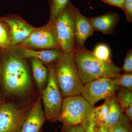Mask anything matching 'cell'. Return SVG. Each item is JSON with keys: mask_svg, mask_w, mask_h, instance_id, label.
<instances>
[{"mask_svg": "<svg viewBox=\"0 0 132 132\" xmlns=\"http://www.w3.org/2000/svg\"><path fill=\"white\" fill-rule=\"evenodd\" d=\"M0 57V79L6 93L22 97L32 89L31 73L26 59L14 48L3 50Z\"/></svg>", "mask_w": 132, "mask_h": 132, "instance_id": "1", "label": "cell"}, {"mask_svg": "<svg viewBox=\"0 0 132 132\" xmlns=\"http://www.w3.org/2000/svg\"><path fill=\"white\" fill-rule=\"evenodd\" d=\"M72 54L83 84L104 77L115 79L122 71L112 62H105L98 60L92 51L84 46L76 47Z\"/></svg>", "mask_w": 132, "mask_h": 132, "instance_id": "2", "label": "cell"}, {"mask_svg": "<svg viewBox=\"0 0 132 132\" xmlns=\"http://www.w3.org/2000/svg\"><path fill=\"white\" fill-rule=\"evenodd\" d=\"M53 64L62 97L81 94L84 84L79 75L72 53L62 52Z\"/></svg>", "mask_w": 132, "mask_h": 132, "instance_id": "3", "label": "cell"}, {"mask_svg": "<svg viewBox=\"0 0 132 132\" xmlns=\"http://www.w3.org/2000/svg\"><path fill=\"white\" fill-rule=\"evenodd\" d=\"M78 9L69 2L53 20L55 32L60 49L72 53L76 47L75 25Z\"/></svg>", "mask_w": 132, "mask_h": 132, "instance_id": "4", "label": "cell"}, {"mask_svg": "<svg viewBox=\"0 0 132 132\" xmlns=\"http://www.w3.org/2000/svg\"><path fill=\"white\" fill-rule=\"evenodd\" d=\"M48 70L47 83L42 95L46 120L52 123H62L61 111L63 100L55 78L53 63L49 64Z\"/></svg>", "mask_w": 132, "mask_h": 132, "instance_id": "5", "label": "cell"}, {"mask_svg": "<svg viewBox=\"0 0 132 132\" xmlns=\"http://www.w3.org/2000/svg\"><path fill=\"white\" fill-rule=\"evenodd\" d=\"M93 108V106L80 95L65 97L61 111L63 125L81 124L90 116Z\"/></svg>", "mask_w": 132, "mask_h": 132, "instance_id": "6", "label": "cell"}, {"mask_svg": "<svg viewBox=\"0 0 132 132\" xmlns=\"http://www.w3.org/2000/svg\"><path fill=\"white\" fill-rule=\"evenodd\" d=\"M84 85L81 95L93 106L101 100L116 94L119 86L116 78H101Z\"/></svg>", "mask_w": 132, "mask_h": 132, "instance_id": "7", "label": "cell"}, {"mask_svg": "<svg viewBox=\"0 0 132 132\" xmlns=\"http://www.w3.org/2000/svg\"><path fill=\"white\" fill-rule=\"evenodd\" d=\"M12 102L0 103V132H19L29 111Z\"/></svg>", "mask_w": 132, "mask_h": 132, "instance_id": "8", "label": "cell"}, {"mask_svg": "<svg viewBox=\"0 0 132 132\" xmlns=\"http://www.w3.org/2000/svg\"><path fill=\"white\" fill-rule=\"evenodd\" d=\"M19 46L35 50L60 49L53 22L50 21L43 27H34L28 37Z\"/></svg>", "mask_w": 132, "mask_h": 132, "instance_id": "9", "label": "cell"}, {"mask_svg": "<svg viewBox=\"0 0 132 132\" xmlns=\"http://www.w3.org/2000/svg\"><path fill=\"white\" fill-rule=\"evenodd\" d=\"M2 20L9 29L11 38V48L19 46L23 42L34 28L19 16H10Z\"/></svg>", "mask_w": 132, "mask_h": 132, "instance_id": "10", "label": "cell"}, {"mask_svg": "<svg viewBox=\"0 0 132 132\" xmlns=\"http://www.w3.org/2000/svg\"><path fill=\"white\" fill-rule=\"evenodd\" d=\"M42 101V96H40L33 104L19 132H40L46 120Z\"/></svg>", "mask_w": 132, "mask_h": 132, "instance_id": "11", "label": "cell"}, {"mask_svg": "<svg viewBox=\"0 0 132 132\" xmlns=\"http://www.w3.org/2000/svg\"><path fill=\"white\" fill-rule=\"evenodd\" d=\"M13 48L24 59H36L43 64H48L55 61L63 52L56 48L38 50L19 46Z\"/></svg>", "mask_w": 132, "mask_h": 132, "instance_id": "12", "label": "cell"}, {"mask_svg": "<svg viewBox=\"0 0 132 132\" xmlns=\"http://www.w3.org/2000/svg\"><path fill=\"white\" fill-rule=\"evenodd\" d=\"M89 18L83 15L78 9L75 25V38L76 47L84 46L85 42L94 32Z\"/></svg>", "mask_w": 132, "mask_h": 132, "instance_id": "13", "label": "cell"}, {"mask_svg": "<svg viewBox=\"0 0 132 132\" xmlns=\"http://www.w3.org/2000/svg\"><path fill=\"white\" fill-rule=\"evenodd\" d=\"M118 13L109 12L99 16L89 18L94 31H98L106 35L112 34L119 20Z\"/></svg>", "mask_w": 132, "mask_h": 132, "instance_id": "14", "label": "cell"}, {"mask_svg": "<svg viewBox=\"0 0 132 132\" xmlns=\"http://www.w3.org/2000/svg\"><path fill=\"white\" fill-rule=\"evenodd\" d=\"M31 59L34 79L38 90L42 92L47 84L48 70L40 61L36 59Z\"/></svg>", "mask_w": 132, "mask_h": 132, "instance_id": "15", "label": "cell"}, {"mask_svg": "<svg viewBox=\"0 0 132 132\" xmlns=\"http://www.w3.org/2000/svg\"><path fill=\"white\" fill-rule=\"evenodd\" d=\"M108 107V125L113 127L122 115L123 109L116 94L105 99V102Z\"/></svg>", "mask_w": 132, "mask_h": 132, "instance_id": "16", "label": "cell"}, {"mask_svg": "<svg viewBox=\"0 0 132 132\" xmlns=\"http://www.w3.org/2000/svg\"><path fill=\"white\" fill-rule=\"evenodd\" d=\"M117 95L125 115L132 121V93L125 88L119 87Z\"/></svg>", "mask_w": 132, "mask_h": 132, "instance_id": "17", "label": "cell"}, {"mask_svg": "<svg viewBox=\"0 0 132 132\" xmlns=\"http://www.w3.org/2000/svg\"><path fill=\"white\" fill-rule=\"evenodd\" d=\"M90 116L97 126L108 125V107L105 102L94 108Z\"/></svg>", "mask_w": 132, "mask_h": 132, "instance_id": "18", "label": "cell"}, {"mask_svg": "<svg viewBox=\"0 0 132 132\" xmlns=\"http://www.w3.org/2000/svg\"><path fill=\"white\" fill-rule=\"evenodd\" d=\"M92 52L94 55L98 60L105 62H112L111 50L106 44H98Z\"/></svg>", "mask_w": 132, "mask_h": 132, "instance_id": "19", "label": "cell"}, {"mask_svg": "<svg viewBox=\"0 0 132 132\" xmlns=\"http://www.w3.org/2000/svg\"><path fill=\"white\" fill-rule=\"evenodd\" d=\"M0 19V47L4 50L11 48V38L8 27L1 22Z\"/></svg>", "mask_w": 132, "mask_h": 132, "instance_id": "20", "label": "cell"}, {"mask_svg": "<svg viewBox=\"0 0 132 132\" xmlns=\"http://www.w3.org/2000/svg\"><path fill=\"white\" fill-rule=\"evenodd\" d=\"M70 2L69 0H49L50 19L52 21Z\"/></svg>", "mask_w": 132, "mask_h": 132, "instance_id": "21", "label": "cell"}, {"mask_svg": "<svg viewBox=\"0 0 132 132\" xmlns=\"http://www.w3.org/2000/svg\"><path fill=\"white\" fill-rule=\"evenodd\" d=\"M129 119L123 114L113 127L111 132H132V125Z\"/></svg>", "mask_w": 132, "mask_h": 132, "instance_id": "22", "label": "cell"}, {"mask_svg": "<svg viewBox=\"0 0 132 132\" xmlns=\"http://www.w3.org/2000/svg\"><path fill=\"white\" fill-rule=\"evenodd\" d=\"M116 79L119 87L125 88L132 92V72L121 73Z\"/></svg>", "mask_w": 132, "mask_h": 132, "instance_id": "23", "label": "cell"}, {"mask_svg": "<svg viewBox=\"0 0 132 132\" xmlns=\"http://www.w3.org/2000/svg\"><path fill=\"white\" fill-rule=\"evenodd\" d=\"M81 125L86 132H97L96 124L90 115L83 121Z\"/></svg>", "mask_w": 132, "mask_h": 132, "instance_id": "24", "label": "cell"}, {"mask_svg": "<svg viewBox=\"0 0 132 132\" xmlns=\"http://www.w3.org/2000/svg\"><path fill=\"white\" fill-rule=\"evenodd\" d=\"M122 71L125 73H131L132 72V50H129L125 57Z\"/></svg>", "mask_w": 132, "mask_h": 132, "instance_id": "25", "label": "cell"}, {"mask_svg": "<svg viewBox=\"0 0 132 132\" xmlns=\"http://www.w3.org/2000/svg\"><path fill=\"white\" fill-rule=\"evenodd\" d=\"M126 14L127 20L129 22L132 21V0H125L123 8Z\"/></svg>", "mask_w": 132, "mask_h": 132, "instance_id": "26", "label": "cell"}, {"mask_svg": "<svg viewBox=\"0 0 132 132\" xmlns=\"http://www.w3.org/2000/svg\"><path fill=\"white\" fill-rule=\"evenodd\" d=\"M62 132H86L81 124L74 126H62Z\"/></svg>", "mask_w": 132, "mask_h": 132, "instance_id": "27", "label": "cell"}, {"mask_svg": "<svg viewBox=\"0 0 132 132\" xmlns=\"http://www.w3.org/2000/svg\"><path fill=\"white\" fill-rule=\"evenodd\" d=\"M102 1L108 5L123 8L125 0H101Z\"/></svg>", "mask_w": 132, "mask_h": 132, "instance_id": "28", "label": "cell"}, {"mask_svg": "<svg viewBox=\"0 0 132 132\" xmlns=\"http://www.w3.org/2000/svg\"><path fill=\"white\" fill-rule=\"evenodd\" d=\"M97 132H111V128L108 125L98 126L96 125Z\"/></svg>", "mask_w": 132, "mask_h": 132, "instance_id": "29", "label": "cell"}]
</instances>
